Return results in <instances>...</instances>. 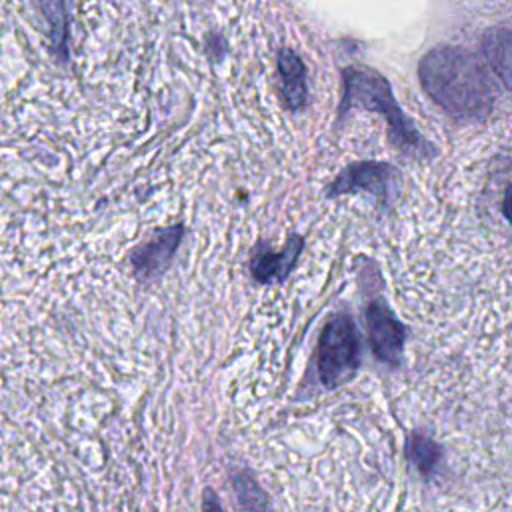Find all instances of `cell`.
I'll use <instances>...</instances> for the list:
<instances>
[{
  "instance_id": "1",
  "label": "cell",
  "mask_w": 512,
  "mask_h": 512,
  "mask_svg": "<svg viewBox=\"0 0 512 512\" xmlns=\"http://www.w3.org/2000/svg\"><path fill=\"white\" fill-rule=\"evenodd\" d=\"M418 78L424 92L458 122H480L492 112L494 94L488 76L466 48H432L418 64Z\"/></svg>"
},
{
  "instance_id": "2",
  "label": "cell",
  "mask_w": 512,
  "mask_h": 512,
  "mask_svg": "<svg viewBox=\"0 0 512 512\" xmlns=\"http://www.w3.org/2000/svg\"><path fill=\"white\" fill-rule=\"evenodd\" d=\"M342 100L338 106V122L354 110H374L386 118L390 144L410 160H430L436 156V148L420 134L416 124L398 106L388 80L370 68H344L342 70Z\"/></svg>"
},
{
  "instance_id": "3",
  "label": "cell",
  "mask_w": 512,
  "mask_h": 512,
  "mask_svg": "<svg viewBox=\"0 0 512 512\" xmlns=\"http://www.w3.org/2000/svg\"><path fill=\"white\" fill-rule=\"evenodd\" d=\"M318 378L326 390L340 388L360 368V334L354 320L340 312L326 320L316 348Z\"/></svg>"
},
{
  "instance_id": "4",
  "label": "cell",
  "mask_w": 512,
  "mask_h": 512,
  "mask_svg": "<svg viewBox=\"0 0 512 512\" xmlns=\"http://www.w3.org/2000/svg\"><path fill=\"white\" fill-rule=\"evenodd\" d=\"M402 190V178L396 166L388 162L362 160L342 168L326 186V196H344L366 192L378 200L382 208H390Z\"/></svg>"
},
{
  "instance_id": "5",
  "label": "cell",
  "mask_w": 512,
  "mask_h": 512,
  "mask_svg": "<svg viewBox=\"0 0 512 512\" xmlns=\"http://www.w3.org/2000/svg\"><path fill=\"white\" fill-rule=\"evenodd\" d=\"M364 324L370 352L390 368H398L404 354L406 326L392 312L386 300L374 298L364 306Z\"/></svg>"
},
{
  "instance_id": "6",
  "label": "cell",
  "mask_w": 512,
  "mask_h": 512,
  "mask_svg": "<svg viewBox=\"0 0 512 512\" xmlns=\"http://www.w3.org/2000/svg\"><path fill=\"white\" fill-rule=\"evenodd\" d=\"M186 228L182 224H170L152 232L150 238L142 240L128 252V262L134 276L140 282H150L162 276L176 256L178 246L182 244Z\"/></svg>"
},
{
  "instance_id": "7",
  "label": "cell",
  "mask_w": 512,
  "mask_h": 512,
  "mask_svg": "<svg viewBox=\"0 0 512 512\" xmlns=\"http://www.w3.org/2000/svg\"><path fill=\"white\" fill-rule=\"evenodd\" d=\"M304 236L290 234L280 250H274L266 244L254 246L248 272L254 282L258 284H282L292 274L302 250H304Z\"/></svg>"
},
{
  "instance_id": "8",
  "label": "cell",
  "mask_w": 512,
  "mask_h": 512,
  "mask_svg": "<svg viewBox=\"0 0 512 512\" xmlns=\"http://www.w3.org/2000/svg\"><path fill=\"white\" fill-rule=\"evenodd\" d=\"M278 74H280V84H282V96L286 106L292 112H300L306 106V68L300 56L290 50L282 48L278 54Z\"/></svg>"
},
{
  "instance_id": "9",
  "label": "cell",
  "mask_w": 512,
  "mask_h": 512,
  "mask_svg": "<svg viewBox=\"0 0 512 512\" xmlns=\"http://www.w3.org/2000/svg\"><path fill=\"white\" fill-rule=\"evenodd\" d=\"M482 56L500 82L512 92V30L490 28L482 36Z\"/></svg>"
},
{
  "instance_id": "10",
  "label": "cell",
  "mask_w": 512,
  "mask_h": 512,
  "mask_svg": "<svg viewBox=\"0 0 512 512\" xmlns=\"http://www.w3.org/2000/svg\"><path fill=\"white\" fill-rule=\"evenodd\" d=\"M230 484L240 512H270L268 494L250 470H234L230 474Z\"/></svg>"
},
{
  "instance_id": "11",
  "label": "cell",
  "mask_w": 512,
  "mask_h": 512,
  "mask_svg": "<svg viewBox=\"0 0 512 512\" xmlns=\"http://www.w3.org/2000/svg\"><path fill=\"white\" fill-rule=\"evenodd\" d=\"M42 16L50 28L52 50L60 62L68 58V22H66V0H36Z\"/></svg>"
},
{
  "instance_id": "12",
  "label": "cell",
  "mask_w": 512,
  "mask_h": 512,
  "mask_svg": "<svg viewBox=\"0 0 512 512\" xmlns=\"http://www.w3.org/2000/svg\"><path fill=\"white\" fill-rule=\"evenodd\" d=\"M404 452H406V458L422 476H430L440 462V446L428 436H422L418 432H412L406 438Z\"/></svg>"
},
{
  "instance_id": "13",
  "label": "cell",
  "mask_w": 512,
  "mask_h": 512,
  "mask_svg": "<svg viewBox=\"0 0 512 512\" xmlns=\"http://www.w3.org/2000/svg\"><path fill=\"white\" fill-rule=\"evenodd\" d=\"M202 512H224L220 498L212 488H204L202 492Z\"/></svg>"
},
{
  "instance_id": "14",
  "label": "cell",
  "mask_w": 512,
  "mask_h": 512,
  "mask_svg": "<svg viewBox=\"0 0 512 512\" xmlns=\"http://www.w3.org/2000/svg\"><path fill=\"white\" fill-rule=\"evenodd\" d=\"M502 214L508 220V224L512 226V184H508V188L504 190V200H502Z\"/></svg>"
}]
</instances>
